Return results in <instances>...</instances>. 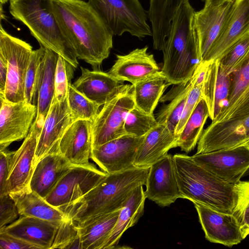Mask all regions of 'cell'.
I'll list each match as a JSON object with an SVG mask.
<instances>
[{
    "instance_id": "obj_1",
    "label": "cell",
    "mask_w": 249,
    "mask_h": 249,
    "mask_svg": "<svg viewBox=\"0 0 249 249\" xmlns=\"http://www.w3.org/2000/svg\"><path fill=\"white\" fill-rule=\"evenodd\" d=\"M53 13L77 57L98 70L113 47V35L87 1L51 0Z\"/></svg>"
},
{
    "instance_id": "obj_25",
    "label": "cell",
    "mask_w": 249,
    "mask_h": 249,
    "mask_svg": "<svg viewBox=\"0 0 249 249\" xmlns=\"http://www.w3.org/2000/svg\"><path fill=\"white\" fill-rule=\"evenodd\" d=\"M231 75L224 71L220 61L210 62L202 93L212 121L215 119L227 103L231 84Z\"/></svg>"
},
{
    "instance_id": "obj_38",
    "label": "cell",
    "mask_w": 249,
    "mask_h": 249,
    "mask_svg": "<svg viewBox=\"0 0 249 249\" xmlns=\"http://www.w3.org/2000/svg\"><path fill=\"white\" fill-rule=\"evenodd\" d=\"M249 59V31L220 61L224 71L231 75L239 71Z\"/></svg>"
},
{
    "instance_id": "obj_30",
    "label": "cell",
    "mask_w": 249,
    "mask_h": 249,
    "mask_svg": "<svg viewBox=\"0 0 249 249\" xmlns=\"http://www.w3.org/2000/svg\"><path fill=\"white\" fill-rule=\"evenodd\" d=\"M9 195L14 201L20 215L59 223L67 217L60 210L50 205L30 189Z\"/></svg>"
},
{
    "instance_id": "obj_3",
    "label": "cell",
    "mask_w": 249,
    "mask_h": 249,
    "mask_svg": "<svg viewBox=\"0 0 249 249\" xmlns=\"http://www.w3.org/2000/svg\"><path fill=\"white\" fill-rule=\"evenodd\" d=\"M195 11L189 1L183 3L172 19L162 49L161 71L170 84L188 82L200 62L194 25Z\"/></svg>"
},
{
    "instance_id": "obj_43",
    "label": "cell",
    "mask_w": 249,
    "mask_h": 249,
    "mask_svg": "<svg viewBox=\"0 0 249 249\" xmlns=\"http://www.w3.org/2000/svg\"><path fill=\"white\" fill-rule=\"evenodd\" d=\"M0 229L14 222L18 213L16 205L9 194L0 196Z\"/></svg>"
},
{
    "instance_id": "obj_9",
    "label": "cell",
    "mask_w": 249,
    "mask_h": 249,
    "mask_svg": "<svg viewBox=\"0 0 249 249\" xmlns=\"http://www.w3.org/2000/svg\"><path fill=\"white\" fill-rule=\"evenodd\" d=\"M132 89L121 92L103 105L92 122V148L126 134L125 119L135 107Z\"/></svg>"
},
{
    "instance_id": "obj_22",
    "label": "cell",
    "mask_w": 249,
    "mask_h": 249,
    "mask_svg": "<svg viewBox=\"0 0 249 249\" xmlns=\"http://www.w3.org/2000/svg\"><path fill=\"white\" fill-rule=\"evenodd\" d=\"M92 122L77 120L67 129L59 144V152L73 166L90 164Z\"/></svg>"
},
{
    "instance_id": "obj_42",
    "label": "cell",
    "mask_w": 249,
    "mask_h": 249,
    "mask_svg": "<svg viewBox=\"0 0 249 249\" xmlns=\"http://www.w3.org/2000/svg\"><path fill=\"white\" fill-rule=\"evenodd\" d=\"M202 89V86H197L194 84L190 90L181 117L175 132V135L178 138L197 104L203 98Z\"/></svg>"
},
{
    "instance_id": "obj_32",
    "label": "cell",
    "mask_w": 249,
    "mask_h": 249,
    "mask_svg": "<svg viewBox=\"0 0 249 249\" xmlns=\"http://www.w3.org/2000/svg\"><path fill=\"white\" fill-rule=\"evenodd\" d=\"M194 83V78L193 75L188 82L178 85V87L173 89L174 91L171 89L160 100V102L167 101L171 102L162 107L157 114L156 120L159 124L164 125L174 134Z\"/></svg>"
},
{
    "instance_id": "obj_27",
    "label": "cell",
    "mask_w": 249,
    "mask_h": 249,
    "mask_svg": "<svg viewBox=\"0 0 249 249\" xmlns=\"http://www.w3.org/2000/svg\"><path fill=\"white\" fill-rule=\"evenodd\" d=\"M146 198L143 185L133 191L121 210L117 221L102 249L116 248L124 232L134 226L143 215Z\"/></svg>"
},
{
    "instance_id": "obj_35",
    "label": "cell",
    "mask_w": 249,
    "mask_h": 249,
    "mask_svg": "<svg viewBox=\"0 0 249 249\" xmlns=\"http://www.w3.org/2000/svg\"><path fill=\"white\" fill-rule=\"evenodd\" d=\"M45 51L46 48L41 46L33 51L26 74L24 101L36 106L37 105Z\"/></svg>"
},
{
    "instance_id": "obj_37",
    "label": "cell",
    "mask_w": 249,
    "mask_h": 249,
    "mask_svg": "<svg viewBox=\"0 0 249 249\" xmlns=\"http://www.w3.org/2000/svg\"><path fill=\"white\" fill-rule=\"evenodd\" d=\"M235 204L232 214L238 222L245 239L249 235V180L234 184Z\"/></svg>"
},
{
    "instance_id": "obj_11",
    "label": "cell",
    "mask_w": 249,
    "mask_h": 249,
    "mask_svg": "<svg viewBox=\"0 0 249 249\" xmlns=\"http://www.w3.org/2000/svg\"><path fill=\"white\" fill-rule=\"evenodd\" d=\"M144 136L124 135L92 148L90 158L108 174L134 167L137 151Z\"/></svg>"
},
{
    "instance_id": "obj_44",
    "label": "cell",
    "mask_w": 249,
    "mask_h": 249,
    "mask_svg": "<svg viewBox=\"0 0 249 249\" xmlns=\"http://www.w3.org/2000/svg\"><path fill=\"white\" fill-rule=\"evenodd\" d=\"M13 152L8 151L7 148L0 149V196L9 194L7 181L10 161Z\"/></svg>"
},
{
    "instance_id": "obj_16",
    "label": "cell",
    "mask_w": 249,
    "mask_h": 249,
    "mask_svg": "<svg viewBox=\"0 0 249 249\" xmlns=\"http://www.w3.org/2000/svg\"><path fill=\"white\" fill-rule=\"evenodd\" d=\"M249 31V0H235L218 37L203 61H220Z\"/></svg>"
},
{
    "instance_id": "obj_40",
    "label": "cell",
    "mask_w": 249,
    "mask_h": 249,
    "mask_svg": "<svg viewBox=\"0 0 249 249\" xmlns=\"http://www.w3.org/2000/svg\"><path fill=\"white\" fill-rule=\"evenodd\" d=\"M158 124L154 115L146 114L135 107L126 117L124 128L126 134L141 137Z\"/></svg>"
},
{
    "instance_id": "obj_48",
    "label": "cell",
    "mask_w": 249,
    "mask_h": 249,
    "mask_svg": "<svg viewBox=\"0 0 249 249\" xmlns=\"http://www.w3.org/2000/svg\"><path fill=\"white\" fill-rule=\"evenodd\" d=\"M9 0H0V2L1 4L3 5Z\"/></svg>"
},
{
    "instance_id": "obj_39",
    "label": "cell",
    "mask_w": 249,
    "mask_h": 249,
    "mask_svg": "<svg viewBox=\"0 0 249 249\" xmlns=\"http://www.w3.org/2000/svg\"><path fill=\"white\" fill-rule=\"evenodd\" d=\"M82 249L77 223L66 217L59 225L50 249Z\"/></svg>"
},
{
    "instance_id": "obj_7",
    "label": "cell",
    "mask_w": 249,
    "mask_h": 249,
    "mask_svg": "<svg viewBox=\"0 0 249 249\" xmlns=\"http://www.w3.org/2000/svg\"><path fill=\"white\" fill-rule=\"evenodd\" d=\"M33 48L30 44L8 34L0 27V54L7 60V75L3 95L12 103L24 101L25 81Z\"/></svg>"
},
{
    "instance_id": "obj_26",
    "label": "cell",
    "mask_w": 249,
    "mask_h": 249,
    "mask_svg": "<svg viewBox=\"0 0 249 249\" xmlns=\"http://www.w3.org/2000/svg\"><path fill=\"white\" fill-rule=\"evenodd\" d=\"M177 140L175 134L159 124L145 135L137 151L134 167H150L167 154L169 150L177 147Z\"/></svg>"
},
{
    "instance_id": "obj_45",
    "label": "cell",
    "mask_w": 249,
    "mask_h": 249,
    "mask_svg": "<svg viewBox=\"0 0 249 249\" xmlns=\"http://www.w3.org/2000/svg\"><path fill=\"white\" fill-rule=\"evenodd\" d=\"M0 249H38L33 245L0 231Z\"/></svg>"
},
{
    "instance_id": "obj_12",
    "label": "cell",
    "mask_w": 249,
    "mask_h": 249,
    "mask_svg": "<svg viewBox=\"0 0 249 249\" xmlns=\"http://www.w3.org/2000/svg\"><path fill=\"white\" fill-rule=\"evenodd\" d=\"M203 8L194 15L200 61L218 37L235 0H202Z\"/></svg>"
},
{
    "instance_id": "obj_31",
    "label": "cell",
    "mask_w": 249,
    "mask_h": 249,
    "mask_svg": "<svg viewBox=\"0 0 249 249\" xmlns=\"http://www.w3.org/2000/svg\"><path fill=\"white\" fill-rule=\"evenodd\" d=\"M59 54L46 48L35 122L42 129L55 92V72Z\"/></svg>"
},
{
    "instance_id": "obj_15",
    "label": "cell",
    "mask_w": 249,
    "mask_h": 249,
    "mask_svg": "<svg viewBox=\"0 0 249 249\" xmlns=\"http://www.w3.org/2000/svg\"><path fill=\"white\" fill-rule=\"evenodd\" d=\"M145 185L146 197L160 206L181 198L173 156L167 154L150 166Z\"/></svg>"
},
{
    "instance_id": "obj_24",
    "label": "cell",
    "mask_w": 249,
    "mask_h": 249,
    "mask_svg": "<svg viewBox=\"0 0 249 249\" xmlns=\"http://www.w3.org/2000/svg\"><path fill=\"white\" fill-rule=\"evenodd\" d=\"M73 166L59 152L45 156L36 165L30 189L44 199Z\"/></svg>"
},
{
    "instance_id": "obj_41",
    "label": "cell",
    "mask_w": 249,
    "mask_h": 249,
    "mask_svg": "<svg viewBox=\"0 0 249 249\" xmlns=\"http://www.w3.org/2000/svg\"><path fill=\"white\" fill-rule=\"evenodd\" d=\"M75 69L63 57L59 55L55 72L54 96L58 100H64L68 94Z\"/></svg>"
},
{
    "instance_id": "obj_10",
    "label": "cell",
    "mask_w": 249,
    "mask_h": 249,
    "mask_svg": "<svg viewBox=\"0 0 249 249\" xmlns=\"http://www.w3.org/2000/svg\"><path fill=\"white\" fill-rule=\"evenodd\" d=\"M193 160L224 181L232 184L249 175V146L196 154Z\"/></svg>"
},
{
    "instance_id": "obj_13",
    "label": "cell",
    "mask_w": 249,
    "mask_h": 249,
    "mask_svg": "<svg viewBox=\"0 0 249 249\" xmlns=\"http://www.w3.org/2000/svg\"><path fill=\"white\" fill-rule=\"evenodd\" d=\"M0 149L25 139L37 113V106L25 102L12 103L0 95Z\"/></svg>"
},
{
    "instance_id": "obj_47",
    "label": "cell",
    "mask_w": 249,
    "mask_h": 249,
    "mask_svg": "<svg viewBox=\"0 0 249 249\" xmlns=\"http://www.w3.org/2000/svg\"><path fill=\"white\" fill-rule=\"evenodd\" d=\"M243 145L249 146V137L245 141V142L241 145Z\"/></svg>"
},
{
    "instance_id": "obj_18",
    "label": "cell",
    "mask_w": 249,
    "mask_h": 249,
    "mask_svg": "<svg viewBox=\"0 0 249 249\" xmlns=\"http://www.w3.org/2000/svg\"><path fill=\"white\" fill-rule=\"evenodd\" d=\"M68 98L58 100L53 98L40 132L35 155V164L45 156L58 153L61 138L73 123Z\"/></svg>"
},
{
    "instance_id": "obj_8",
    "label": "cell",
    "mask_w": 249,
    "mask_h": 249,
    "mask_svg": "<svg viewBox=\"0 0 249 249\" xmlns=\"http://www.w3.org/2000/svg\"><path fill=\"white\" fill-rule=\"evenodd\" d=\"M107 175L91 163L73 166L44 199L60 210L84 196Z\"/></svg>"
},
{
    "instance_id": "obj_20",
    "label": "cell",
    "mask_w": 249,
    "mask_h": 249,
    "mask_svg": "<svg viewBox=\"0 0 249 249\" xmlns=\"http://www.w3.org/2000/svg\"><path fill=\"white\" fill-rule=\"evenodd\" d=\"M81 74L72 84L74 88L90 100L104 105L121 92L131 88L108 72L99 70H89L81 67Z\"/></svg>"
},
{
    "instance_id": "obj_46",
    "label": "cell",
    "mask_w": 249,
    "mask_h": 249,
    "mask_svg": "<svg viewBox=\"0 0 249 249\" xmlns=\"http://www.w3.org/2000/svg\"><path fill=\"white\" fill-rule=\"evenodd\" d=\"M8 64L7 60L0 54V94L3 95L7 75Z\"/></svg>"
},
{
    "instance_id": "obj_17",
    "label": "cell",
    "mask_w": 249,
    "mask_h": 249,
    "mask_svg": "<svg viewBox=\"0 0 249 249\" xmlns=\"http://www.w3.org/2000/svg\"><path fill=\"white\" fill-rule=\"evenodd\" d=\"M193 203L207 240L231 247L244 239L241 227L232 213L221 212L199 203Z\"/></svg>"
},
{
    "instance_id": "obj_2",
    "label": "cell",
    "mask_w": 249,
    "mask_h": 249,
    "mask_svg": "<svg viewBox=\"0 0 249 249\" xmlns=\"http://www.w3.org/2000/svg\"><path fill=\"white\" fill-rule=\"evenodd\" d=\"M150 167H133L107 176L82 197L60 209L77 223L121 210L133 191L145 185Z\"/></svg>"
},
{
    "instance_id": "obj_19",
    "label": "cell",
    "mask_w": 249,
    "mask_h": 249,
    "mask_svg": "<svg viewBox=\"0 0 249 249\" xmlns=\"http://www.w3.org/2000/svg\"><path fill=\"white\" fill-rule=\"evenodd\" d=\"M249 137V116L235 122L211 124L203 130L198 142L197 154L241 145Z\"/></svg>"
},
{
    "instance_id": "obj_5",
    "label": "cell",
    "mask_w": 249,
    "mask_h": 249,
    "mask_svg": "<svg viewBox=\"0 0 249 249\" xmlns=\"http://www.w3.org/2000/svg\"><path fill=\"white\" fill-rule=\"evenodd\" d=\"M13 18L24 24L41 46L63 57L75 68V50L55 17L51 0H10Z\"/></svg>"
},
{
    "instance_id": "obj_23",
    "label": "cell",
    "mask_w": 249,
    "mask_h": 249,
    "mask_svg": "<svg viewBox=\"0 0 249 249\" xmlns=\"http://www.w3.org/2000/svg\"><path fill=\"white\" fill-rule=\"evenodd\" d=\"M60 223L20 215L18 219L0 229V231L33 245L38 249H50Z\"/></svg>"
},
{
    "instance_id": "obj_6",
    "label": "cell",
    "mask_w": 249,
    "mask_h": 249,
    "mask_svg": "<svg viewBox=\"0 0 249 249\" xmlns=\"http://www.w3.org/2000/svg\"><path fill=\"white\" fill-rule=\"evenodd\" d=\"M114 36L124 33L139 39L152 36L145 10L139 0H88Z\"/></svg>"
},
{
    "instance_id": "obj_34",
    "label": "cell",
    "mask_w": 249,
    "mask_h": 249,
    "mask_svg": "<svg viewBox=\"0 0 249 249\" xmlns=\"http://www.w3.org/2000/svg\"><path fill=\"white\" fill-rule=\"evenodd\" d=\"M209 117L208 107L202 98L197 104L178 136L177 147L188 153L194 149L203 131Z\"/></svg>"
},
{
    "instance_id": "obj_21",
    "label": "cell",
    "mask_w": 249,
    "mask_h": 249,
    "mask_svg": "<svg viewBox=\"0 0 249 249\" xmlns=\"http://www.w3.org/2000/svg\"><path fill=\"white\" fill-rule=\"evenodd\" d=\"M148 46L137 48L125 55L116 54V60L108 73L121 81L134 85L160 71L153 54L147 53Z\"/></svg>"
},
{
    "instance_id": "obj_14",
    "label": "cell",
    "mask_w": 249,
    "mask_h": 249,
    "mask_svg": "<svg viewBox=\"0 0 249 249\" xmlns=\"http://www.w3.org/2000/svg\"><path fill=\"white\" fill-rule=\"evenodd\" d=\"M41 130L34 122L21 146L14 151L10 161L7 181L9 194L30 189V184L36 166V151Z\"/></svg>"
},
{
    "instance_id": "obj_4",
    "label": "cell",
    "mask_w": 249,
    "mask_h": 249,
    "mask_svg": "<svg viewBox=\"0 0 249 249\" xmlns=\"http://www.w3.org/2000/svg\"><path fill=\"white\" fill-rule=\"evenodd\" d=\"M181 198L215 210L232 213L235 204L234 184L227 182L183 154L173 155Z\"/></svg>"
},
{
    "instance_id": "obj_29",
    "label": "cell",
    "mask_w": 249,
    "mask_h": 249,
    "mask_svg": "<svg viewBox=\"0 0 249 249\" xmlns=\"http://www.w3.org/2000/svg\"><path fill=\"white\" fill-rule=\"evenodd\" d=\"M121 210L77 223L82 249H102L117 221Z\"/></svg>"
},
{
    "instance_id": "obj_33",
    "label": "cell",
    "mask_w": 249,
    "mask_h": 249,
    "mask_svg": "<svg viewBox=\"0 0 249 249\" xmlns=\"http://www.w3.org/2000/svg\"><path fill=\"white\" fill-rule=\"evenodd\" d=\"M170 85L161 71L133 85L131 91L135 107L150 115L153 112L163 93Z\"/></svg>"
},
{
    "instance_id": "obj_36",
    "label": "cell",
    "mask_w": 249,
    "mask_h": 249,
    "mask_svg": "<svg viewBox=\"0 0 249 249\" xmlns=\"http://www.w3.org/2000/svg\"><path fill=\"white\" fill-rule=\"evenodd\" d=\"M68 103L73 122L77 120H94L99 112L100 106L89 99L72 84L70 86Z\"/></svg>"
},
{
    "instance_id": "obj_28",
    "label": "cell",
    "mask_w": 249,
    "mask_h": 249,
    "mask_svg": "<svg viewBox=\"0 0 249 249\" xmlns=\"http://www.w3.org/2000/svg\"><path fill=\"white\" fill-rule=\"evenodd\" d=\"M187 1L189 0H150L147 14L151 24L154 49L162 50L176 12Z\"/></svg>"
}]
</instances>
